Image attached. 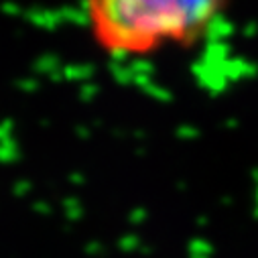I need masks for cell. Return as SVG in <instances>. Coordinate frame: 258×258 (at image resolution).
<instances>
[{"mask_svg":"<svg viewBox=\"0 0 258 258\" xmlns=\"http://www.w3.org/2000/svg\"><path fill=\"white\" fill-rule=\"evenodd\" d=\"M232 0H84L94 47L118 61H141L202 45Z\"/></svg>","mask_w":258,"mask_h":258,"instance_id":"6da1fadb","label":"cell"}]
</instances>
